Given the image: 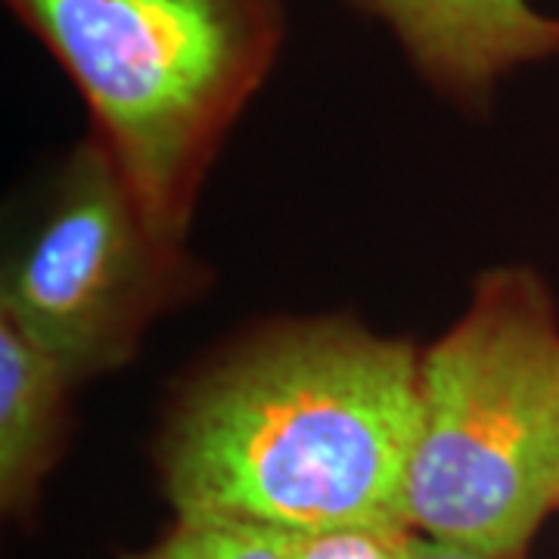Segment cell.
Here are the masks:
<instances>
[{
	"instance_id": "52a82bcc",
	"label": "cell",
	"mask_w": 559,
	"mask_h": 559,
	"mask_svg": "<svg viewBox=\"0 0 559 559\" xmlns=\"http://www.w3.org/2000/svg\"><path fill=\"white\" fill-rule=\"evenodd\" d=\"M293 535L227 516H175L159 538L119 559H289Z\"/></svg>"
},
{
	"instance_id": "6da1fadb",
	"label": "cell",
	"mask_w": 559,
	"mask_h": 559,
	"mask_svg": "<svg viewBox=\"0 0 559 559\" xmlns=\"http://www.w3.org/2000/svg\"><path fill=\"white\" fill-rule=\"evenodd\" d=\"M417 385V345L348 314L267 323L168 404L153 444L162 498L175 516L289 535L407 525Z\"/></svg>"
},
{
	"instance_id": "3957f363",
	"label": "cell",
	"mask_w": 559,
	"mask_h": 559,
	"mask_svg": "<svg viewBox=\"0 0 559 559\" xmlns=\"http://www.w3.org/2000/svg\"><path fill=\"white\" fill-rule=\"evenodd\" d=\"M559 510V308L528 264L485 271L419 352L404 513L423 538L528 559Z\"/></svg>"
},
{
	"instance_id": "ba28073f",
	"label": "cell",
	"mask_w": 559,
	"mask_h": 559,
	"mask_svg": "<svg viewBox=\"0 0 559 559\" xmlns=\"http://www.w3.org/2000/svg\"><path fill=\"white\" fill-rule=\"evenodd\" d=\"M407 525H340L293 535L289 559H411Z\"/></svg>"
},
{
	"instance_id": "277c9868",
	"label": "cell",
	"mask_w": 559,
	"mask_h": 559,
	"mask_svg": "<svg viewBox=\"0 0 559 559\" xmlns=\"http://www.w3.org/2000/svg\"><path fill=\"white\" fill-rule=\"evenodd\" d=\"M209 280L187 240L153 224L109 150L87 131L38 227L3 267L0 318L81 385L131 364L153 323L200 299Z\"/></svg>"
},
{
	"instance_id": "8992f818",
	"label": "cell",
	"mask_w": 559,
	"mask_h": 559,
	"mask_svg": "<svg viewBox=\"0 0 559 559\" xmlns=\"http://www.w3.org/2000/svg\"><path fill=\"white\" fill-rule=\"evenodd\" d=\"M75 389L60 360L0 318V510L7 520L38 513L69 444Z\"/></svg>"
},
{
	"instance_id": "5b68a950",
	"label": "cell",
	"mask_w": 559,
	"mask_h": 559,
	"mask_svg": "<svg viewBox=\"0 0 559 559\" xmlns=\"http://www.w3.org/2000/svg\"><path fill=\"white\" fill-rule=\"evenodd\" d=\"M395 35L429 87L463 109H488L522 66L559 57V20L528 0H355Z\"/></svg>"
},
{
	"instance_id": "9c48e42d",
	"label": "cell",
	"mask_w": 559,
	"mask_h": 559,
	"mask_svg": "<svg viewBox=\"0 0 559 559\" xmlns=\"http://www.w3.org/2000/svg\"><path fill=\"white\" fill-rule=\"evenodd\" d=\"M411 559H510V557H491V554H479V550L457 547V544H444V540L423 538V535H417V532H414Z\"/></svg>"
},
{
	"instance_id": "7a4b0ae2",
	"label": "cell",
	"mask_w": 559,
	"mask_h": 559,
	"mask_svg": "<svg viewBox=\"0 0 559 559\" xmlns=\"http://www.w3.org/2000/svg\"><path fill=\"white\" fill-rule=\"evenodd\" d=\"M140 205L187 240L202 183L286 38L283 0H7Z\"/></svg>"
}]
</instances>
